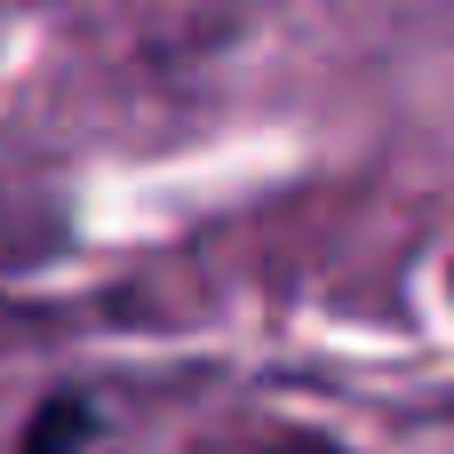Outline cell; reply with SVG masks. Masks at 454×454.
Segmentation results:
<instances>
[{
  "mask_svg": "<svg viewBox=\"0 0 454 454\" xmlns=\"http://www.w3.org/2000/svg\"><path fill=\"white\" fill-rule=\"evenodd\" d=\"M271 454H335V447H319V439H295V447H271Z\"/></svg>",
  "mask_w": 454,
  "mask_h": 454,
  "instance_id": "cell-1",
  "label": "cell"
}]
</instances>
